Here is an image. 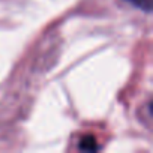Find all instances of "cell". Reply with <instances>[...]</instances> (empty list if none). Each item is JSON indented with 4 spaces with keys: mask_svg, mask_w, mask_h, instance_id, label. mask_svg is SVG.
Here are the masks:
<instances>
[{
    "mask_svg": "<svg viewBox=\"0 0 153 153\" xmlns=\"http://www.w3.org/2000/svg\"><path fill=\"white\" fill-rule=\"evenodd\" d=\"M128 2H131L134 6H137L138 9L146 11V12H150L153 8V0H128Z\"/></svg>",
    "mask_w": 153,
    "mask_h": 153,
    "instance_id": "obj_2",
    "label": "cell"
},
{
    "mask_svg": "<svg viewBox=\"0 0 153 153\" xmlns=\"http://www.w3.org/2000/svg\"><path fill=\"white\" fill-rule=\"evenodd\" d=\"M80 149H81V150H87V152H93V150H98L99 146H98V141H96L95 137L86 135V137H83L81 141H80Z\"/></svg>",
    "mask_w": 153,
    "mask_h": 153,
    "instance_id": "obj_1",
    "label": "cell"
}]
</instances>
